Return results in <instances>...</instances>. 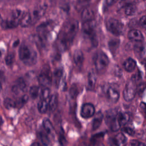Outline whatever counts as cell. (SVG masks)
Instances as JSON below:
<instances>
[{"label":"cell","mask_w":146,"mask_h":146,"mask_svg":"<svg viewBox=\"0 0 146 146\" xmlns=\"http://www.w3.org/2000/svg\"><path fill=\"white\" fill-rule=\"evenodd\" d=\"M117 120L120 127L126 124L129 120V115L126 112H120L117 113Z\"/></svg>","instance_id":"21"},{"label":"cell","mask_w":146,"mask_h":146,"mask_svg":"<svg viewBox=\"0 0 146 146\" xmlns=\"http://www.w3.org/2000/svg\"><path fill=\"white\" fill-rule=\"evenodd\" d=\"M95 27L96 22L94 20L85 22L82 26L84 33L90 39L94 46L98 45V40L95 34Z\"/></svg>","instance_id":"6"},{"label":"cell","mask_w":146,"mask_h":146,"mask_svg":"<svg viewBox=\"0 0 146 146\" xmlns=\"http://www.w3.org/2000/svg\"><path fill=\"white\" fill-rule=\"evenodd\" d=\"M24 13L18 9L13 11L10 15L5 21H2L1 25L4 29H13L19 25L20 21Z\"/></svg>","instance_id":"3"},{"label":"cell","mask_w":146,"mask_h":146,"mask_svg":"<svg viewBox=\"0 0 146 146\" xmlns=\"http://www.w3.org/2000/svg\"><path fill=\"white\" fill-rule=\"evenodd\" d=\"M30 146H41L40 144L38 143H34L32 144H31Z\"/></svg>","instance_id":"48"},{"label":"cell","mask_w":146,"mask_h":146,"mask_svg":"<svg viewBox=\"0 0 146 146\" xmlns=\"http://www.w3.org/2000/svg\"><path fill=\"white\" fill-rule=\"evenodd\" d=\"M74 60L75 64L78 66H82L84 61V55L80 50H76L74 53Z\"/></svg>","instance_id":"17"},{"label":"cell","mask_w":146,"mask_h":146,"mask_svg":"<svg viewBox=\"0 0 146 146\" xmlns=\"http://www.w3.org/2000/svg\"><path fill=\"white\" fill-rule=\"evenodd\" d=\"M144 67L146 70V59L144 60Z\"/></svg>","instance_id":"51"},{"label":"cell","mask_w":146,"mask_h":146,"mask_svg":"<svg viewBox=\"0 0 146 146\" xmlns=\"http://www.w3.org/2000/svg\"><path fill=\"white\" fill-rule=\"evenodd\" d=\"M1 56V51H0V56Z\"/></svg>","instance_id":"55"},{"label":"cell","mask_w":146,"mask_h":146,"mask_svg":"<svg viewBox=\"0 0 146 146\" xmlns=\"http://www.w3.org/2000/svg\"><path fill=\"white\" fill-rule=\"evenodd\" d=\"M2 84H1V82H0V92H1V90H2Z\"/></svg>","instance_id":"52"},{"label":"cell","mask_w":146,"mask_h":146,"mask_svg":"<svg viewBox=\"0 0 146 146\" xmlns=\"http://www.w3.org/2000/svg\"><path fill=\"white\" fill-rule=\"evenodd\" d=\"M38 80L39 83L44 87H48L51 86V77L49 71L44 70L39 75Z\"/></svg>","instance_id":"11"},{"label":"cell","mask_w":146,"mask_h":146,"mask_svg":"<svg viewBox=\"0 0 146 146\" xmlns=\"http://www.w3.org/2000/svg\"><path fill=\"white\" fill-rule=\"evenodd\" d=\"M94 146H104V145L103 144H102V143H99V144H97L96 145H94Z\"/></svg>","instance_id":"50"},{"label":"cell","mask_w":146,"mask_h":146,"mask_svg":"<svg viewBox=\"0 0 146 146\" xmlns=\"http://www.w3.org/2000/svg\"><path fill=\"white\" fill-rule=\"evenodd\" d=\"M19 56L21 61L27 66H32L37 61V54L35 51L29 45L23 44L19 49Z\"/></svg>","instance_id":"2"},{"label":"cell","mask_w":146,"mask_h":146,"mask_svg":"<svg viewBox=\"0 0 146 146\" xmlns=\"http://www.w3.org/2000/svg\"><path fill=\"white\" fill-rule=\"evenodd\" d=\"M38 110L40 113H44L48 108V100L40 99L38 103Z\"/></svg>","instance_id":"23"},{"label":"cell","mask_w":146,"mask_h":146,"mask_svg":"<svg viewBox=\"0 0 146 146\" xmlns=\"http://www.w3.org/2000/svg\"><path fill=\"white\" fill-rule=\"evenodd\" d=\"M52 25L51 22H46L39 25L37 28L36 31L38 34V37L43 41L46 38V35L50 31Z\"/></svg>","instance_id":"9"},{"label":"cell","mask_w":146,"mask_h":146,"mask_svg":"<svg viewBox=\"0 0 146 146\" xmlns=\"http://www.w3.org/2000/svg\"><path fill=\"white\" fill-rule=\"evenodd\" d=\"M62 76V70L60 69H58L55 71L54 73V83L56 86L59 85L60 80Z\"/></svg>","instance_id":"33"},{"label":"cell","mask_w":146,"mask_h":146,"mask_svg":"<svg viewBox=\"0 0 146 146\" xmlns=\"http://www.w3.org/2000/svg\"><path fill=\"white\" fill-rule=\"evenodd\" d=\"M103 119V115L101 112H98L96 114H95V115L94 116V117L92 121V129L94 130H96L98 128H99V127L102 124Z\"/></svg>","instance_id":"18"},{"label":"cell","mask_w":146,"mask_h":146,"mask_svg":"<svg viewBox=\"0 0 146 146\" xmlns=\"http://www.w3.org/2000/svg\"><path fill=\"white\" fill-rule=\"evenodd\" d=\"M58 106V98L55 94L52 95L48 100V108L50 111H54Z\"/></svg>","instance_id":"25"},{"label":"cell","mask_w":146,"mask_h":146,"mask_svg":"<svg viewBox=\"0 0 146 146\" xmlns=\"http://www.w3.org/2000/svg\"><path fill=\"white\" fill-rule=\"evenodd\" d=\"M109 145L110 146H119L115 138L110 139L109 140Z\"/></svg>","instance_id":"44"},{"label":"cell","mask_w":146,"mask_h":146,"mask_svg":"<svg viewBox=\"0 0 146 146\" xmlns=\"http://www.w3.org/2000/svg\"><path fill=\"white\" fill-rule=\"evenodd\" d=\"M136 11V7L133 4H129L127 5L124 9L125 14L127 15L131 16L135 14Z\"/></svg>","instance_id":"27"},{"label":"cell","mask_w":146,"mask_h":146,"mask_svg":"<svg viewBox=\"0 0 146 146\" xmlns=\"http://www.w3.org/2000/svg\"><path fill=\"white\" fill-rule=\"evenodd\" d=\"M4 106L8 110H10L13 108H16L17 107L16 102L11 98H7L4 100Z\"/></svg>","instance_id":"28"},{"label":"cell","mask_w":146,"mask_h":146,"mask_svg":"<svg viewBox=\"0 0 146 146\" xmlns=\"http://www.w3.org/2000/svg\"><path fill=\"white\" fill-rule=\"evenodd\" d=\"M135 54L139 59L146 58V44L142 42H137L133 47Z\"/></svg>","instance_id":"13"},{"label":"cell","mask_w":146,"mask_h":146,"mask_svg":"<svg viewBox=\"0 0 146 146\" xmlns=\"http://www.w3.org/2000/svg\"><path fill=\"white\" fill-rule=\"evenodd\" d=\"M11 91H12V92H13L14 94H16V95H18V94H19L20 92H21V90H20V89H19V87L17 86V84H15V85H14V86L12 87Z\"/></svg>","instance_id":"42"},{"label":"cell","mask_w":146,"mask_h":146,"mask_svg":"<svg viewBox=\"0 0 146 146\" xmlns=\"http://www.w3.org/2000/svg\"><path fill=\"white\" fill-rule=\"evenodd\" d=\"M78 94V89L76 86H73L70 90V95L72 98H75Z\"/></svg>","instance_id":"37"},{"label":"cell","mask_w":146,"mask_h":146,"mask_svg":"<svg viewBox=\"0 0 146 146\" xmlns=\"http://www.w3.org/2000/svg\"><path fill=\"white\" fill-rule=\"evenodd\" d=\"M136 62L132 58H129L124 62L123 66L125 70L128 72L133 71L136 67Z\"/></svg>","instance_id":"22"},{"label":"cell","mask_w":146,"mask_h":146,"mask_svg":"<svg viewBox=\"0 0 146 146\" xmlns=\"http://www.w3.org/2000/svg\"><path fill=\"white\" fill-rule=\"evenodd\" d=\"M95 107L91 103H87L82 105L80 110V115L84 119H88L95 115Z\"/></svg>","instance_id":"10"},{"label":"cell","mask_w":146,"mask_h":146,"mask_svg":"<svg viewBox=\"0 0 146 146\" xmlns=\"http://www.w3.org/2000/svg\"><path fill=\"white\" fill-rule=\"evenodd\" d=\"M140 107L141 109L143 110L144 112L145 113H146V103H144V102H141L140 104Z\"/></svg>","instance_id":"45"},{"label":"cell","mask_w":146,"mask_h":146,"mask_svg":"<svg viewBox=\"0 0 146 146\" xmlns=\"http://www.w3.org/2000/svg\"><path fill=\"white\" fill-rule=\"evenodd\" d=\"M2 123H3V120H2V117L0 116V128H1V125H2Z\"/></svg>","instance_id":"49"},{"label":"cell","mask_w":146,"mask_h":146,"mask_svg":"<svg viewBox=\"0 0 146 146\" xmlns=\"http://www.w3.org/2000/svg\"><path fill=\"white\" fill-rule=\"evenodd\" d=\"M42 125L47 134H52L53 133L54 127L49 119H44L43 120Z\"/></svg>","instance_id":"24"},{"label":"cell","mask_w":146,"mask_h":146,"mask_svg":"<svg viewBox=\"0 0 146 146\" xmlns=\"http://www.w3.org/2000/svg\"><path fill=\"white\" fill-rule=\"evenodd\" d=\"M94 17V13L92 9L90 7L84 8L81 14V18L83 21L87 22L93 20Z\"/></svg>","instance_id":"16"},{"label":"cell","mask_w":146,"mask_h":146,"mask_svg":"<svg viewBox=\"0 0 146 146\" xmlns=\"http://www.w3.org/2000/svg\"><path fill=\"white\" fill-rule=\"evenodd\" d=\"M105 92L108 100L110 102L115 103L118 101L120 94L116 89L112 87H107L106 89Z\"/></svg>","instance_id":"12"},{"label":"cell","mask_w":146,"mask_h":146,"mask_svg":"<svg viewBox=\"0 0 146 146\" xmlns=\"http://www.w3.org/2000/svg\"><path fill=\"white\" fill-rule=\"evenodd\" d=\"M119 44V42H117V40H111L109 42V46L110 48L111 49V51H113V50H115L117 48V45Z\"/></svg>","instance_id":"38"},{"label":"cell","mask_w":146,"mask_h":146,"mask_svg":"<svg viewBox=\"0 0 146 146\" xmlns=\"http://www.w3.org/2000/svg\"><path fill=\"white\" fill-rule=\"evenodd\" d=\"M14 54L13 52L9 53L5 58V63L7 66L11 65L14 60Z\"/></svg>","instance_id":"35"},{"label":"cell","mask_w":146,"mask_h":146,"mask_svg":"<svg viewBox=\"0 0 146 146\" xmlns=\"http://www.w3.org/2000/svg\"><path fill=\"white\" fill-rule=\"evenodd\" d=\"M2 22V17H1V14H0V23H1V24Z\"/></svg>","instance_id":"53"},{"label":"cell","mask_w":146,"mask_h":146,"mask_svg":"<svg viewBox=\"0 0 146 146\" xmlns=\"http://www.w3.org/2000/svg\"><path fill=\"white\" fill-rule=\"evenodd\" d=\"M29 99V96L27 95H24L22 96L18 101L16 102L17 107H22L25 104H26Z\"/></svg>","instance_id":"34"},{"label":"cell","mask_w":146,"mask_h":146,"mask_svg":"<svg viewBox=\"0 0 146 146\" xmlns=\"http://www.w3.org/2000/svg\"><path fill=\"white\" fill-rule=\"evenodd\" d=\"M137 91L136 80L132 78L126 83L123 92L124 99L127 102H130L133 99Z\"/></svg>","instance_id":"7"},{"label":"cell","mask_w":146,"mask_h":146,"mask_svg":"<svg viewBox=\"0 0 146 146\" xmlns=\"http://www.w3.org/2000/svg\"><path fill=\"white\" fill-rule=\"evenodd\" d=\"M39 139L42 143V144L44 146H47L50 143V140L47 136V135L43 132H40L39 133Z\"/></svg>","instance_id":"31"},{"label":"cell","mask_w":146,"mask_h":146,"mask_svg":"<svg viewBox=\"0 0 146 146\" xmlns=\"http://www.w3.org/2000/svg\"><path fill=\"white\" fill-rule=\"evenodd\" d=\"M79 29V23L75 19H70L63 25L59 36V40L62 48H68L71 44Z\"/></svg>","instance_id":"1"},{"label":"cell","mask_w":146,"mask_h":146,"mask_svg":"<svg viewBox=\"0 0 146 146\" xmlns=\"http://www.w3.org/2000/svg\"><path fill=\"white\" fill-rule=\"evenodd\" d=\"M19 40H17L14 42V43L13 44V46H14V47H17V46L19 44Z\"/></svg>","instance_id":"47"},{"label":"cell","mask_w":146,"mask_h":146,"mask_svg":"<svg viewBox=\"0 0 146 146\" xmlns=\"http://www.w3.org/2000/svg\"><path fill=\"white\" fill-rule=\"evenodd\" d=\"M96 82V77L95 72L91 70L88 74V80H87V86L88 88L90 90H92L94 89Z\"/></svg>","instance_id":"19"},{"label":"cell","mask_w":146,"mask_h":146,"mask_svg":"<svg viewBox=\"0 0 146 146\" xmlns=\"http://www.w3.org/2000/svg\"><path fill=\"white\" fill-rule=\"evenodd\" d=\"M115 139L119 146H124L127 141L126 137L122 133H118L115 137Z\"/></svg>","instance_id":"30"},{"label":"cell","mask_w":146,"mask_h":146,"mask_svg":"<svg viewBox=\"0 0 146 146\" xmlns=\"http://www.w3.org/2000/svg\"><path fill=\"white\" fill-rule=\"evenodd\" d=\"M2 1H11V0H1Z\"/></svg>","instance_id":"54"},{"label":"cell","mask_w":146,"mask_h":146,"mask_svg":"<svg viewBox=\"0 0 146 146\" xmlns=\"http://www.w3.org/2000/svg\"><path fill=\"white\" fill-rule=\"evenodd\" d=\"M106 27L110 33L116 35H122L124 31L123 24L115 18H110L107 21Z\"/></svg>","instance_id":"8"},{"label":"cell","mask_w":146,"mask_h":146,"mask_svg":"<svg viewBox=\"0 0 146 146\" xmlns=\"http://www.w3.org/2000/svg\"><path fill=\"white\" fill-rule=\"evenodd\" d=\"M109 62L108 57L104 52H98L94 56V66L96 70L99 73L102 74L106 71L108 66Z\"/></svg>","instance_id":"4"},{"label":"cell","mask_w":146,"mask_h":146,"mask_svg":"<svg viewBox=\"0 0 146 146\" xmlns=\"http://www.w3.org/2000/svg\"><path fill=\"white\" fill-rule=\"evenodd\" d=\"M21 92H25L27 90V84L25 81L21 78L17 79L16 84Z\"/></svg>","instance_id":"32"},{"label":"cell","mask_w":146,"mask_h":146,"mask_svg":"<svg viewBox=\"0 0 146 146\" xmlns=\"http://www.w3.org/2000/svg\"><path fill=\"white\" fill-rule=\"evenodd\" d=\"M121 131H122V132H123L130 136H133L135 133V131L132 128H129V127H123L121 129Z\"/></svg>","instance_id":"36"},{"label":"cell","mask_w":146,"mask_h":146,"mask_svg":"<svg viewBox=\"0 0 146 146\" xmlns=\"http://www.w3.org/2000/svg\"><path fill=\"white\" fill-rule=\"evenodd\" d=\"M140 24L145 29H146V15H143L140 19Z\"/></svg>","instance_id":"41"},{"label":"cell","mask_w":146,"mask_h":146,"mask_svg":"<svg viewBox=\"0 0 146 146\" xmlns=\"http://www.w3.org/2000/svg\"><path fill=\"white\" fill-rule=\"evenodd\" d=\"M41 89L36 86H34L30 87L29 90V94L32 99H36L38 98L39 95H40Z\"/></svg>","instance_id":"26"},{"label":"cell","mask_w":146,"mask_h":146,"mask_svg":"<svg viewBox=\"0 0 146 146\" xmlns=\"http://www.w3.org/2000/svg\"><path fill=\"white\" fill-rule=\"evenodd\" d=\"M117 111L114 109H111L107 111L104 117L106 124L113 131H117L121 127L117 121Z\"/></svg>","instance_id":"5"},{"label":"cell","mask_w":146,"mask_h":146,"mask_svg":"<svg viewBox=\"0 0 146 146\" xmlns=\"http://www.w3.org/2000/svg\"><path fill=\"white\" fill-rule=\"evenodd\" d=\"M40 95V99L49 100V99L50 98V89L48 87H44L42 90H41Z\"/></svg>","instance_id":"29"},{"label":"cell","mask_w":146,"mask_h":146,"mask_svg":"<svg viewBox=\"0 0 146 146\" xmlns=\"http://www.w3.org/2000/svg\"><path fill=\"white\" fill-rule=\"evenodd\" d=\"M130 144L131 146H146L145 143L135 140H132L130 143Z\"/></svg>","instance_id":"40"},{"label":"cell","mask_w":146,"mask_h":146,"mask_svg":"<svg viewBox=\"0 0 146 146\" xmlns=\"http://www.w3.org/2000/svg\"><path fill=\"white\" fill-rule=\"evenodd\" d=\"M91 0H78V3L80 6H85Z\"/></svg>","instance_id":"43"},{"label":"cell","mask_w":146,"mask_h":146,"mask_svg":"<svg viewBox=\"0 0 146 146\" xmlns=\"http://www.w3.org/2000/svg\"><path fill=\"white\" fill-rule=\"evenodd\" d=\"M46 5L43 4L36 6L33 11L32 14H30L32 18V21L35 22L40 19L44 14L46 10Z\"/></svg>","instance_id":"14"},{"label":"cell","mask_w":146,"mask_h":146,"mask_svg":"<svg viewBox=\"0 0 146 146\" xmlns=\"http://www.w3.org/2000/svg\"><path fill=\"white\" fill-rule=\"evenodd\" d=\"M117 0H107V3L108 5H112L116 3Z\"/></svg>","instance_id":"46"},{"label":"cell","mask_w":146,"mask_h":146,"mask_svg":"<svg viewBox=\"0 0 146 146\" xmlns=\"http://www.w3.org/2000/svg\"><path fill=\"white\" fill-rule=\"evenodd\" d=\"M59 142L62 146H66L67 144V141L63 135H60L59 137Z\"/></svg>","instance_id":"39"},{"label":"cell","mask_w":146,"mask_h":146,"mask_svg":"<svg viewBox=\"0 0 146 146\" xmlns=\"http://www.w3.org/2000/svg\"><path fill=\"white\" fill-rule=\"evenodd\" d=\"M32 23H33L32 18H31L30 13H24V14L20 21L19 25L23 27H27L29 25H30Z\"/></svg>","instance_id":"20"},{"label":"cell","mask_w":146,"mask_h":146,"mask_svg":"<svg viewBox=\"0 0 146 146\" xmlns=\"http://www.w3.org/2000/svg\"><path fill=\"white\" fill-rule=\"evenodd\" d=\"M128 38L129 40L137 42H143L144 39L143 35L141 31L136 29L131 30L128 33Z\"/></svg>","instance_id":"15"}]
</instances>
